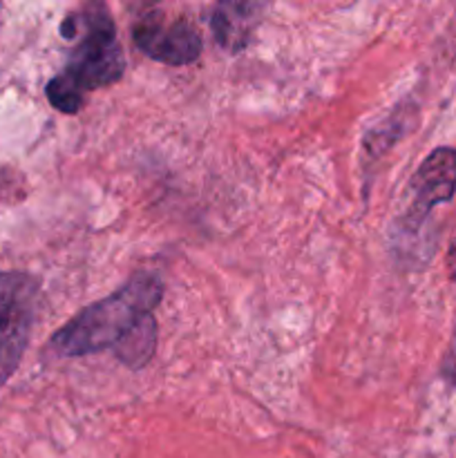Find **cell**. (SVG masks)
Segmentation results:
<instances>
[{
    "label": "cell",
    "instance_id": "6da1fadb",
    "mask_svg": "<svg viewBox=\"0 0 456 458\" xmlns=\"http://www.w3.org/2000/svg\"><path fill=\"white\" fill-rule=\"evenodd\" d=\"M164 298L159 276L141 271L119 291L89 304L72 318L52 338V347L63 356H92L114 352L130 369H141L156 349L155 309Z\"/></svg>",
    "mask_w": 456,
    "mask_h": 458
},
{
    "label": "cell",
    "instance_id": "7a4b0ae2",
    "mask_svg": "<svg viewBox=\"0 0 456 458\" xmlns=\"http://www.w3.org/2000/svg\"><path fill=\"white\" fill-rule=\"evenodd\" d=\"M63 38L76 40L67 65L45 88L47 101L63 114H76L94 89L121 81L125 54L106 4H88L61 25Z\"/></svg>",
    "mask_w": 456,
    "mask_h": 458
},
{
    "label": "cell",
    "instance_id": "3957f363",
    "mask_svg": "<svg viewBox=\"0 0 456 458\" xmlns=\"http://www.w3.org/2000/svg\"><path fill=\"white\" fill-rule=\"evenodd\" d=\"M38 282L21 271L0 273V387L16 374L34 327Z\"/></svg>",
    "mask_w": 456,
    "mask_h": 458
},
{
    "label": "cell",
    "instance_id": "277c9868",
    "mask_svg": "<svg viewBox=\"0 0 456 458\" xmlns=\"http://www.w3.org/2000/svg\"><path fill=\"white\" fill-rule=\"evenodd\" d=\"M132 40L148 58L177 67L197 61L204 47L201 34L186 18H168L156 9L134 22Z\"/></svg>",
    "mask_w": 456,
    "mask_h": 458
},
{
    "label": "cell",
    "instance_id": "5b68a950",
    "mask_svg": "<svg viewBox=\"0 0 456 458\" xmlns=\"http://www.w3.org/2000/svg\"><path fill=\"white\" fill-rule=\"evenodd\" d=\"M411 204L405 213L407 231H418L432 208L447 204L456 192V150L441 146L425 157L410 183Z\"/></svg>",
    "mask_w": 456,
    "mask_h": 458
},
{
    "label": "cell",
    "instance_id": "8992f818",
    "mask_svg": "<svg viewBox=\"0 0 456 458\" xmlns=\"http://www.w3.org/2000/svg\"><path fill=\"white\" fill-rule=\"evenodd\" d=\"M264 4L259 3H222L215 7L210 27H213L215 40L226 52L237 54L249 45L250 34L259 22V13Z\"/></svg>",
    "mask_w": 456,
    "mask_h": 458
},
{
    "label": "cell",
    "instance_id": "52a82bcc",
    "mask_svg": "<svg viewBox=\"0 0 456 458\" xmlns=\"http://www.w3.org/2000/svg\"><path fill=\"white\" fill-rule=\"evenodd\" d=\"M447 267H450V277L456 282V240L452 242L450 253H447Z\"/></svg>",
    "mask_w": 456,
    "mask_h": 458
}]
</instances>
